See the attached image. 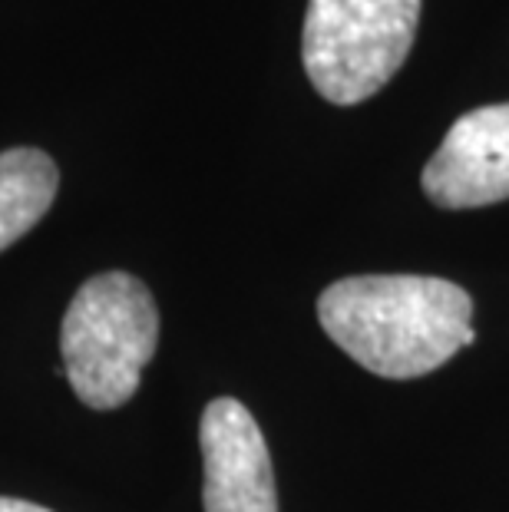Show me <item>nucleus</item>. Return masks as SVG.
Here are the masks:
<instances>
[{"mask_svg":"<svg viewBox=\"0 0 509 512\" xmlns=\"http://www.w3.org/2000/svg\"><path fill=\"white\" fill-rule=\"evenodd\" d=\"M324 334L377 377H424L476 341L473 301L453 281L427 275H361L318 298Z\"/></svg>","mask_w":509,"mask_h":512,"instance_id":"obj_1","label":"nucleus"},{"mask_svg":"<svg viewBox=\"0 0 509 512\" xmlns=\"http://www.w3.org/2000/svg\"><path fill=\"white\" fill-rule=\"evenodd\" d=\"M156 344V301L143 281L126 271L90 278L63 314V370L73 394L93 410H116L136 394Z\"/></svg>","mask_w":509,"mask_h":512,"instance_id":"obj_2","label":"nucleus"},{"mask_svg":"<svg viewBox=\"0 0 509 512\" xmlns=\"http://www.w3.org/2000/svg\"><path fill=\"white\" fill-rule=\"evenodd\" d=\"M420 0H308L301 57L311 86L334 106L381 93L417 37Z\"/></svg>","mask_w":509,"mask_h":512,"instance_id":"obj_3","label":"nucleus"},{"mask_svg":"<svg viewBox=\"0 0 509 512\" xmlns=\"http://www.w3.org/2000/svg\"><path fill=\"white\" fill-rule=\"evenodd\" d=\"M420 182L440 209H483L509 199V103L463 113L427 159Z\"/></svg>","mask_w":509,"mask_h":512,"instance_id":"obj_4","label":"nucleus"},{"mask_svg":"<svg viewBox=\"0 0 509 512\" xmlns=\"http://www.w3.org/2000/svg\"><path fill=\"white\" fill-rule=\"evenodd\" d=\"M205 512H278L275 473L255 417L232 397L212 400L199 427Z\"/></svg>","mask_w":509,"mask_h":512,"instance_id":"obj_5","label":"nucleus"},{"mask_svg":"<svg viewBox=\"0 0 509 512\" xmlns=\"http://www.w3.org/2000/svg\"><path fill=\"white\" fill-rule=\"evenodd\" d=\"M60 172L43 149L0 152V252L24 238L57 199Z\"/></svg>","mask_w":509,"mask_h":512,"instance_id":"obj_6","label":"nucleus"},{"mask_svg":"<svg viewBox=\"0 0 509 512\" xmlns=\"http://www.w3.org/2000/svg\"><path fill=\"white\" fill-rule=\"evenodd\" d=\"M0 512H50V509L34 506V503H24V499H7V496H0Z\"/></svg>","mask_w":509,"mask_h":512,"instance_id":"obj_7","label":"nucleus"}]
</instances>
